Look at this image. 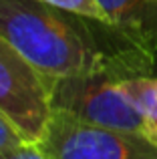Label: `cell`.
Returning a JSON list of instances; mask_svg holds the SVG:
<instances>
[{
	"instance_id": "cell-1",
	"label": "cell",
	"mask_w": 157,
	"mask_h": 159,
	"mask_svg": "<svg viewBox=\"0 0 157 159\" xmlns=\"http://www.w3.org/2000/svg\"><path fill=\"white\" fill-rule=\"evenodd\" d=\"M0 34L52 79L151 75L155 61L111 24L44 0H0Z\"/></svg>"
},
{
	"instance_id": "cell-2",
	"label": "cell",
	"mask_w": 157,
	"mask_h": 159,
	"mask_svg": "<svg viewBox=\"0 0 157 159\" xmlns=\"http://www.w3.org/2000/svg\"><path fill=\"white\" fill-rule=\"evenodd\" d=\"M52 107L55 111H63L83 123L113 131L137 133L151 139L143 115L129 101L121 87V79L115 75L101 73L55 79Z\"/></svg>"
},
{
	"instance_id": "cell-3",
	"label": "cell",
	"mask_w": 157,
	"mask_h": 159,
	"mask_svg": "<svg viewBox=\"0 0 157 159\" xmlns=\"http://www.w3.org/2000/svg\"><path fill=\"white\" fill-rule=\"evenodd\" d=\"M52 85L55 79L0 34V113L28 141L38 143L51 123Z\"/></svg>"
},
{
	"instance_id": "cell-4",
	"label": "cell",
	"mask_w": 157,
	"mask_h": 159,
	"mask_svg": "<svg viewBox=\"0 0 157 159\" xmlns=\"http://www.w3.org/2000/svg\"><path fill=\"white\" fill-rule=\"evenodd\" d=\"M38 145L51 159H157V143L137 133L89 125L55 111Z\"/></svg>"
},
{
	"instance_id": "cell-5",
	"label": "cell",
	"mask_w": 157,
	"mask_h": 159,
	"mask_svg": "<svg viewBox=\"0 0 157 159\" xmlns=\"http://www.w3.org/2000/svg\"><path fill=\"white\" fill-rule=\"evenodd\" d=\"M107 24L157 61V0H97Z\"/></svg>"
},
{
	"instance_id": "cell-6",
	"label": "cell",
	"mask_w": 157,
	"mask_h": 159,
	"mask_svg": "<svg viewBox=\"0 0 157 159\" xmlns=\"http://www.w3.org/2000/svg\"><path fill=\"white\" fill-rule=\"evenodd\" d=\"M44 2L55 4V6L65 8L69 12H75V14L87 16V18H95V20H101V22H107L101 6L97 4V0H44Z\"/></svg>"
},
{
	"instance_id": "cell-7",
	"label": "cell",
	"mask_w": 157,
	"mask_h": 159,
	"mask_svg": "<svg viewBox=\"0 0 157 159\" xmlns=\"http://www.w3.org/2000/svg\"><path fill=\"white\" fill-rule=\"evenodd\" d=\"M0 159H51L34 141H22L18 145L0 147Z\"/></svg>"
},
{
	"instance_id": "cell-8",
	"label": "cell",
	"mask_w": 157,
	"mask_h": 159,
	"mask_svg": "<svg viewBox=\"0 0 157 159\" xmlns=\"http://www.w3.org/2000/svg\"><path fill=\"white\" fill-rule=\"evenodd\" d=\"M22 141H28L6 117L0 113V147H10V145H18Z\"/></svg>"
}]
</instances>
